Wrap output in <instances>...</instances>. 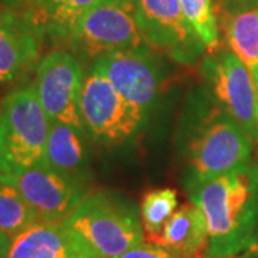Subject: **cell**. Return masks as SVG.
Returning a JSON list of instances; mask_svg holds the SVG:
<instances>
[{
    "label": "cell",
    "mask_w": 258,
    "mask_h": 258,
    "mask_svg": "<svg viewBox=\"0 0 258 258\" xmlns=\"http://www.w3.org/2000/svg\"><path fill=\"white\" fill-rule=\"evenodd\" d=\"M207 222V258H231L248 249L258 231V162L186 188Z\"/></svg>",
    "instance_id": "obj_1"
},
{
    "label": "cell",
    "mask_w": 258,
    "mask_h": 258,
    "mask_svg": "<svg viewBox=\"0 0 258 258\" xmlns=\"http://www.w3.org/2000/svg\"><path fill=\"white\" fill-rule=\"evenodd\" d=\"M63 222L98 258H116L144 241L138 208L111 192L89 194Z\"/></svg>",
    "instance_id": "obj_2"
},
{
    "label": "cell",
    "mask_w": 258,
    "mask_h": 258,
    "mask_svg": "<svg viewBox=\"0 0 258 258\" xmlns=\"http://www.w3.org/2000/svg\"><path fill=\"white\" fill-rule=\"evenodd\" d=\"M52 120L33 88L9 93L0 106V171L13 174L47 165L46 144Z\"/></svg>",
    "instance_id": "obj_3"
},
{
    "label": "cell",
    "mask_w": 258,
    "mask_h": 258,
    "mask_svg": "<svg viewBox=\"0 0 258 258\" xmlns=\"http://www.w3.org/2000/svg\"><path fill=\"white\" fill-rule=\"evenodd\" d=\"M252 139L224 111L214 112L188 147L189 175L185 186L201 184L249 164Z\"/></svg>",
    "instance_id": "obj_4"
},
{
    "label": "cell",
    "mask_w": 258,
    "mask_h": 258,
    "mask_svg": "<svg viewBox=\"0 0 258 258\" xmlns=\"http://www.w3.org/2000/svg\"><path fill=\"white\" fill-rule=\"evenodd\" d=\"M69 40L93 59L149 47L139 30L137 0H96L78 20Z\"/></svg>",
    "instance_id": "obj_5"
},
{
    "label": "cell",
    "mask_w": 258,
    "mask_h": 258,
    "mask_svg": "<svg viewBox=\"0 0 258 258\" xmlns=\"http://www.w3.org/2000/svg\"><path fill=\"white\" fill-rule=\"evenodd\" d=\"M79 115L85 132L96 141L112 144L131 138L147 118L93 68L83 76Z\"/></svg>",
    "instance_id": "obj_6"
},
{
    "label": "cell",
    "mask_w": 258,
    "mask_h": 258,
    "mask_svg": "<svg viewBox=\"0 0 258 258\" xmlns=\"http://www.w3.org/2000/svg\"><path fill=\"white\" fill-rule=\"evenodd\" d=\"M203 75L220 109L258 141L257 85L247 66L230 50H215L204 57Z\"/></svg>",
    "instance_id": "obj_7"
},
{
    "label": "cell",
    "mask_w": 258,
    "mask_h": 258,
    "mask_svg": "<svg viewBox=\"0 0 258 258\" xmlns=\"http://www.w3.org/2000/svg\"><path fill=\"white\" fill-rule=\"evenodd\" d=\"M137 19L148 46L176 63H195L207 50L185 19L179 0H137Z\"/></svg>",
    "instance_id": "obj_8"
},
{
    "label": "cell",
    "mask_w": 258,
    "mask_h": 258,
    "mask_svg": "<svg viewBox=\"0 0 258 258\" xmlns=\"http://www.w3.org/2000/svg\"><path fill=\"white\" fill-rule=\"evenodd\" d=\"M0 182L15 186L40 221H63L89 195L79 178L66 175L49 165L0 174Z\"/></svg>",
    "instance_id": "obj_9"
},
{
    "label": "cell",
    "mask_w": 258,
    "mask_h": 258,
    "mask_svg": "<svg viewBox=\"0 0 258 258\" xmlns=\"http://www.w3.org/2000/svg\"><path fill=\"white\" fill-rule=\"evenodd\" d=\"M82 83L83 72L78 59L68 52L56 50L39 62L32 88L50 120L85 131L79 115Z\"/></svg>",
    "instance_id": "obj_10"
},
{
    "label": "cell",
    "mask_w": 258,
    "mask_h": 258,
    "mask_svg": "<svg viewBox=\"0 0 258 258\" xmlns=\"http://www.w3.org/2000/svg\"><path fill=\"white\" fill-rule=\"evenodd\" d=\"M92 68L103 75L129 103L148 113L158 99L162 76L151 47L101 55Z\"/></svg>",
    "instance_id": "obj_11"
},
{
    "label": "cell",
    "mask_w": 258,
    "mask_h": 258,
    "mask_svg": "<svg viewBox=\"0 0 258 258\" xmlns=\"http://www.w3.org/2000/svg\"><path fill=\"white\" fill-rule=\"evenodd\" d=\"M8 258H98L63 221H37L12 238Z\"/></svg>",
    "instance_id": "obj_12"
},
{
    "label": "cell",
    "mask_w": 258,
    "mask_h": 258,
    "mask_svg": "<svg viewBox=\"0 0 258 258\" xmlns=\"http://www.w3.org/2000/svg\"><path fill=\"white\" fill-rule=\"evenodd\" d=\"M37 37L25 19L0 12V83L16 81L36 62Z\"/></svg>",
    "instance_id": "obj_13"
},
{
    "label": "cell",
    "mask_w": 258,
    "mask_h": 258,
    "mask_svg": "<svg viewBox=\"0 0 258 258\" xmlns=\"http://www.w3.org/2000/svg\"><path fill=\"white\" fill-rule=\"evenodd\" d=\"M178 258H198L208 247V230L204 214L195 204L174 212L157 242Z\"/></svg>",
    "instance_id": "obj_14"
},
{
    "label": "cell",
    "mask_w": 258,
    "mask_h": 258,
    "mask_svg": "<svg viewBox=\"0 0 258 258\" xmlns=\"http://www.w3.org/2000/svg\"><path fill=\"white\" fill-rule=\"evenodd\" d=\"M96 0H45L30 8L25 20L39 36L69 39L75 25Z\"/></svg>",
    "instance_id": "obj_15"
},
{
    "label": "cell",
    "mask_w": 258,
    "mask_h": 258,
    "mask_svg": "<svg viewBox=\"0 0 258 258\" xmlns=\"http://www.w3.org/2000/svg\"><path fill=\"white\" fill-rule=\"evenodd\" d=\"M218 19L228 50L247 66L255 81L258 78V6L225 13Z\"/></svg>",
    "instance_id": "obj_16"
},
{
    "label": "cell",
    "mask_w": 258,
    "mask_h": 258,
    "mask_svg": "<svg viewBox=\"0 0 258 258\" xmlns=\"http://www.w3.org/2000/svg\"><path fill=\"white\" fill-rule=\"evenodd\" d=\"M83 134L85 131L72 125L52 120L46 144L47 165L75 178L82 175L88 166V151Z\"/></svg>",
    "instance_id": "obj_17"
},
{
    "label": "cell",
    "mask_w": 258,
    "mask_h": 258,
    "mask_svg": "<svg viewBox=\"0 0 258 258\" xmlns=\"http://www.w3.org/2000/svg\"><path fill=\"white\" fill-rule=\"evenodd\" d=\"M178 207L176 192L171 188L149 191L141 204V220L144 232L151 242H157L165 228L166 222Z\"/></svg>",
    "instance_id": "obj_18"
},
{
    "label": "cell",
    "mask_w": 258,
    "mask_h": 258,
    "mask_svg": "<svg viewBox=\"0 0 258 258\" xmlns=\"http://www.w3.org/2000/svg\"><path fill=\"white\" fill-rule=\"evenodd\" d=\"M37 221H40L37 214L18 189L6 182H0V232L15 238Z\"/></svg>",
    "instance_id": "obj_19"
},
{
    "label": "cell",
    "mask_w": 258,
    "mask_h": 258,
    "mask_svg": "<svg viewBox=\"0 0 258 258\" xmlns=\"http://www.w3.org/2000/svg\"><path fill=\"white\" fill-rule=\"evenodd\" d=\"M179 3L185 19L201 39L207 52L212 53L218 50L220 32L214 0H179Z\"/></svg>",
    "instance_id": "obj_20"
},
{
    "label": "cell",
    "mask_w": 258,
    "mask_h": 258,
    "mask_svg": "<svg viewBox=\"0 0 258 258\" xmlns=\"http://www.w3.org/2000/svg\"><path fill=\"white\" fill-rule=\"evenodd\" d=\"M116 258H178L164 247L154 242H139Z\"/></svg>",
    "instance_id": "obj_21"
},
{
    "label": "cell",
    "mask_w": 258,
    "mask_h": 258,
    "mask_svg": "<svg viewBox=\"0 0 258 258\" xmlns=\"http://www.w3.org/2000/svg\"><path fill=\"white\" fill-rule=\"evenodd\" d=\"M214 6L217 12V18H220L225 13L258 6V0H214Z\"/></svg>",
    "instance_id": "obj_22"
},
{
    "label": "cell",
    "mask_w": 258,
    "mask_h": 258,
    "mask_svg": "<svg viewBox=\"0 0 258 258\" xmlns=\"http://www.w3.org/2000/svg\"><path fill=\"white\" fill-rule=\"evenodd\" d=\"M10 244H12V238H10L9 235L0 232V258L9 257Z\"/></svg>",
    "instance_id": "obj_23"
},
{
    "label": "cell",
    "mask_w": 258,
    "mask_h": 258,
    "mask_svg": "<svg viewBox=\"0 0 258 258\" xmlns=\"http://www.w3.org/2000/svg\"><path fill=\"white\" fill-rule=\"evenodd\" d=\"M12 5H28L30 8H33V6H37V5H40L42 2H45V0H9Z\"/></svg>",
    "instance_id": "obj_24"
},
{
    "label": "cell",
    "mask_w": 258,
    "mask_h": 258,
    "mask_svg": "<svg viewBox=\"0 0 258 258\" xmlns=\"http://www.w3.org/2000/svg\"><path fill=\"white\" fill-rule=\"evenodd\" d=\"M251 249H255V252L258 254V231H257V235H255V240H254V242H252V245L249 247Z\"/></svg>",
    "instance_id": "obj_25"
},
{
    "label": "cell",
    "mask_w": 258,
    "mask_h": 258,
    "mask_svg": "<svg viewBox=\"0 0 258 258\" xmlns=\"http://www.w3.org/2000/svg\"><path fill=\"white\" fill-rule=\"evenodd\" d=\"M255 85H257V92H258V78L255 79Z\"/></svg>",
    "instance_id": "obj_26"
},
{
    "label": "cell",
    "mask_w": 258,
    "mask_h": 258,
    "mask_svg": "<svg viewBox=\"0 0 258 258\" xmlns=\"http://www.w3.org/2000/svg\"><path fill=\"white\" fill-rule=\"evenodd\" d=\"M0 174H2V171H0Z\"/></svg>",
    "instance_id": "obj_27"
},
{
    "label": "cell",
    "mask_w": 258,
    "mask_h": 258,
    "mask_svg": "<svg viewBox=\"0 0 258 258\" xmlns=\"http://www.w3.org/2000/svg\"><path fill=\"white\" fill-rule=\"evenodd\" d=\"M231 258H234V257H231Z\"/></svg>",
    "instance_id": "obj_28"
},
{
    "label": "cell",
    "mask_w": 258,
    "mask_h": 258,
    "mask_svg": "<svg viewBox=\"0 0 258 258\" xmlns=\"http://www.w3.org/2000/svg\"><path fill=\"white\" fill-rule=\"evenodd\" d=\"M0 12H2V10H0Z\"/></svg>",
    "instance_id": "obj_29"
}]
</instances>
